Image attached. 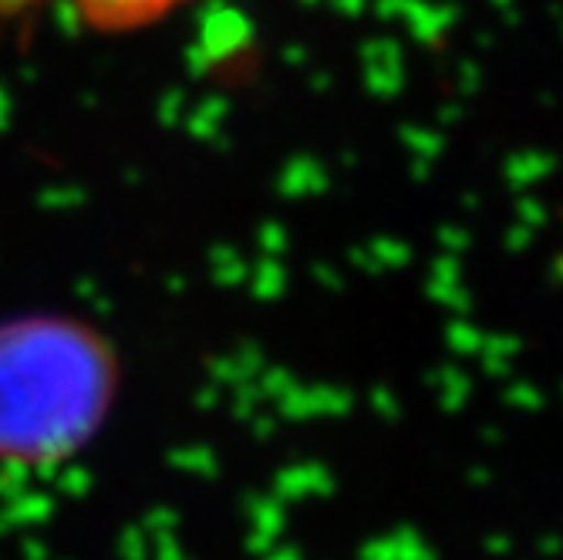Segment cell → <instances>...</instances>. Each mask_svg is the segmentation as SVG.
<instances>
[{"label": "cell", "mask_w": 563, "mask_h": 560, "mask_svg": "<svg viewBox=\"0 0 563 560\" xmlns=\"http://www.w3.org/2000/svg\"><path fill=\"white\" fill-rule=\"evenodd\" d=\"M115 351L75 318L0 325V463L41 470L85 449L115 398Z\"/></svg>", "instance_id": "obj_1"}, {"label": "cell", "mask_w": 563, "mask_h": 560, "mask_svg": "<svg viewBox=\"0 0 563 560\" xmlns=\"http://www.w3.org/2000/svg\"><path fill=\"white\" fill-rule=\"evenodd\" d=\"M71 11L101 34H129L159 24L189 0H68Z\"/></svg>", "instance_id": "obj_2"}]
</instances>
